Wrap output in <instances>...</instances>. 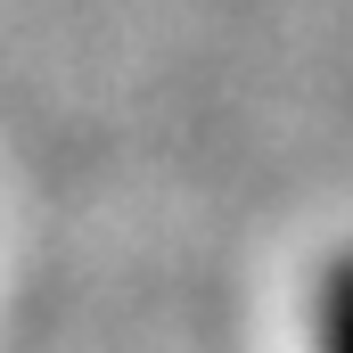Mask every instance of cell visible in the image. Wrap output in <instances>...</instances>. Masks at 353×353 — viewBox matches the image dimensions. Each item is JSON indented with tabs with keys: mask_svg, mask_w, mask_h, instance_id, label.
Segmentation results:
<instances>
[{
	"mask_svg": "<svg viewBox=\"0 0 353 353\" xmlns=\"http://www.w3.org/2000/svg\"><path fill=\"white\" fill-rule=\"evenodd\" d=\"M312 353H353V247L312 279Z\"/></svg>",
	"mask_w": 353,
	"mask_h": 353,
	"instance_id": "cell-1",
	"label": "cell"
}]
</instances>
